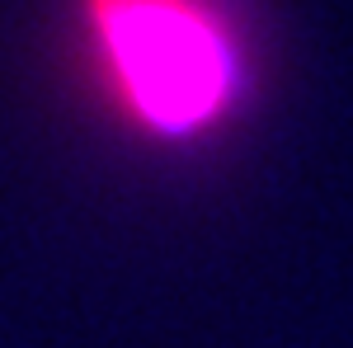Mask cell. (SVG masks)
<instances>
[{"instance_id": "6da1fadb", "label": "cell", "mask_w": 353, "mask_h": 348, "mask_svg": "<svg viewBox=\"0 0 353 348\" xmlns=\"http://www.w3.org/2000/svg\"><path fill=\"white\" fill-rule=\"evenodd\" d=\"M81 19L113 104L146 136H203L241 99L245 57L212 0H81Z\"/></svg>"}]
</instances>
